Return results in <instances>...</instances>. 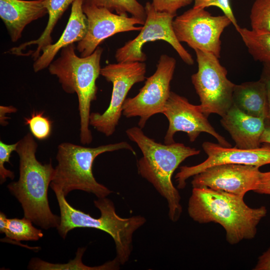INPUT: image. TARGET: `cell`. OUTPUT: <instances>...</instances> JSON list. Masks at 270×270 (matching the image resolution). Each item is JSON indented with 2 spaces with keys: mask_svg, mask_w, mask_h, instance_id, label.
Wrapping results in <instances>:
<instances>
[{
  "mask_svg": "<svg viewBox=\"0 0 270 270\" xmlns=\"http://www.w3.org/2000/svg\"><path fill=\"white\" fill-rule=\"evenodd\" d=\"M188 215L200 224L211 222L221 225L226 241L236 244L254 238L257 226L266 216L265 206L252 208L244 198L206 188H194L188 202Z\"/></svg>",
  "mask_w": 270,
  "mask_h": 270,
  "instance_id": "6da1fadb",
  "label": "cell"
},
{
  "mask_svg": "<svg viewBox=\"0 0 270 270\" xmlns=\"http://www.w3.org/2000/svg\"><path fill=\"white\" fill-rule=\"evenodd\" d=\"M126 136L135 142L142 156L138 160V174L150 183L167 202L168 217L172 222L178 221L182 208L181 197L174 186L172 178L179 165L188 157L200 154V150L174 142L162 144L146 136L142 128L133 126L126 131Z\"/></svg>",
  "mask_w": 270,
  "mask_h": 270,
  "instance_id": "7a4b0ae2",
  "label": "cell"
},
{
  "mask_svg": "<svg viewBox=\"0 0 270 270\" xmlns=\"http://www.w3.org/2000/svg\"><path fill=\"white\" fill-rule=\"evenodd\" d=\"M37 148L38 144L30 132L18 141L16 152L20 158L19 178L7 187L21 204L24 217L48 230L57 228L60 221V217L51 211L48 198L54 168L51 160L43 164L36 159Z\"/></svg>",
  "mask_w": 270,
  "mask_h": 270,
  "instance_id": "3957f363",
  "label": "cell"
},
{
  "mask_svg": "<svg viewBox=\"0 0 270 270\" xmlns=\"http://www.w3.org/2000/svg\"><path fill=\"white\" fill-rule=\"evenodd\" d=\"M55 193L60 214V221L56 228L60 236L65 238L72 229L80 228H94L109 234L113 238L116 250V258L120 265L130 258L132 250V237L134 232L146 222L142 216L124 218L116 212L114 204L106 197L98 198L94 201L95 206L100 212L98 218L72 207L66 199L62 191L58 186L50 184Z\"/></svg>",
  "mask_w": 270,
  "mask_h": 270,
  "instance_id": "277c9868",
  "label": "cell"
},
{
  "mask_svg": "<svg viewBox=\"0 0 270 270\" xmlns=\"http://www.w3.org/2000/svg\"><path fill=\"white\" fill-rule=\"evenodd\" d=\"M75 48L74 44L62 48L60 56L49 65L48 70L58 78L66 92L76 94L80 141L82 144L88 145L92 140L89 128L90 106L92 102L96 100V80L100 74V61L103 49L98 46L90 55L78 57Z\"/></svg>",
  "mask_w": 270,
  "mask_h": 270,
  "instance_id": "5b68a950",
  "label": "cell"
},
{
  "mask_svg": "<svg viewBox=\"0 0 270 270\" xmlns=\"http://www.w3.org/2000/svg\"><path fill=\"white\" fill-rule=\"evenodd\" d=\"M120 150L136 153L126 142L86 147L65 142L58 146V164L51 184L60 188L65 196L74 190H80L94 194L98 198L106 197L112 192L94 178L92 166L95 158L102 154Z\"/></svg>",
  "mask_w": 270,
  "mask_h": 270,
  "instance_id": "8992f818",
  "label": "cell"
},
{
  "mask_svg": "<svg viewBox=\"0 0 270 270\" xmlns=\"http://www.w3.org/2000/svg\"><path fill=\"white\" fill-rule=\"evenodd\" d=\"M198 64L191 80L199 96L200 106L208 117L216 114L224 116L232 106L235 84L227 78V70L212 54L194 50Z\"/></svg>",
  "mask_w": 270,
  "mask_h": 270,
  "instance_id": "52a82bcc",
  "label": "cell"
},
{
  "mask_svg": "<svg viewBox=\"0 0 270 270\" xmlns=\"http://www.w3.org/2000/svg\"><path fill=\"white\" fill-rule=\"evenodd\" d=\"M146 72V64L140 62L110 64L101 68L100 74L112 84L111 99L102 114L90 113V126L106 136L112 135L122 114L128 92L134 84L145 80Z\"/></svg>",
  "mask_w": 270,
  "mask_h": 270,
  "instance_id": "ba28073f",
  "label": "cell"
},
{
  "mask_svg": "<svg viewBox=\"0 0 270 270\" xmlns=\"http://www.w3.org/2000/svg\"><path fill=\"white\" fill-rule=\"evenodd\" d=\"M176 60L166 54L160 56L154 73L146 78L139 92L128 98L122 106V114L127 118L140 117L138 126L143 128L152 116L162 114L170 94V82Z\"/></svg>",
  "mask_w": 270,
  "mask_h": 270,
  "instance_id": "9c48e42d",
  "label": "cell"
},
{
  "mask_svg": "<svg viewBox=\"0 0 270 270\" xmlns=\"http://www.w3.org/2000/svg\"><path fill=\"white\" fill-rule=\"evenodd\" d=\"M144 8L146 18L142 28L136 37L117 50L115 58L118 62H144L146 56L142 52L144 45L149 42L163 40L172 46L186 64H193L192 56L178 41L174 31L172 22L176 16L156 10L148 2Z\"/></svg>",
  "mask_w": 270,
  "mask_h": 270,
  "instance_id": "30bf717a",
  "label": "cell"
},
{
  "mask_svg": "<svg viewBox=\"0 0 270 270\" xmlns=\"http://www.w3.org/2000/svg\"><path fill=\"white\" fill-rule=\"evenodd\" d=\"M232 22L226 15L213 16L203 8H192L172 22L174 34L180 42L191 48L212 54L218 58L220 36Z\"/></svg>",
  "mask_w": 270,
  "mask_h": 270,
  "instance_id": "8fae6325",
  "label": "cell"
},
{
  "mask_svg": "<svg viewBox=\"0 0 270 270\" xmlns=\"http://www.w3.org/2000/svg\"><path fill=\"white\" fill-rule=\"evenodd\" d=\"M162 114L166 116L169 123L164 138L165 144L175 142V134L182 132L187 134L191 142H194L202 132H206L216 138L220 144L232 146L210 124L200 105L190 104L184 96L171 92Z\"/></svg>",
  "mask_w": 270,
  "mask_h": 270,
  "instance_id": "7c38bea8",
  "label": "cell"
},
{
  "mask_svg": "<svg viewBox=\"0 0 270 270\" xmlns=\"http://www.w3.org/2000/svg\"><path fill=\"white\" fill-rule=\"evenodd\" d=\"M259 168L238 164H222L206 168L193 176L192 188H206L244 198L258 186Z\"/></svg>",
  "mask_w": 270,
  "mask_h": 270,
  "instance_id": "4fadbf2b",
  "label": "cell"
},
{
  "mask_svg": "<svg viewBox=\"0 0 270 270\" xmlns=\"http://www.w3.org/2000/svg\"><path fill=\"white\" fill-rule=\"evenodd\" d=\"M202 148L208 156L203 162L192 166H184L175 176L177 188L183 189L186 180L208 168L222 164L249 165L260 168L270 164V146L255 149H242L224 146L210 142H204Z\"/></svg>",
  "mask_w": 270,
  "mask_h": 270,
  "instance_id": "5bb4252c",
  "label": "cell"
},
{
  "mask_svg": "<svg viewBox=\"0 0 270 270\" xmlns=\"http://www.w3.org/2000/svg\"><path fill=\"white\" fill-rule=\"evenodd\" d=\"M88 22L84 38L77 44L80 57L92 54L105 39L119 32L140 30L144 22L128 14H114L108 10L94 6L82 4Z\"/></svg>",
  "mask_w": 270,
  "mask_h": 270,
  "instance_id": "9a60e30c",
  "label": "cell"
},
{
  "mask_svg": "<svg viewBox=\"0 0 270 270\" xmlns=\"http://www.w3.org/2000/svg\"><path fill=\"white\" fill-rule=\"evenodd\" d=\"M263 118L248 115L232 106L220 120L236 144L242 149H255L260 147V139L264 129Z\"/></svg>",
  "mask_w": 270,
  "mask_h": 270,
  "instance_id": "2e32d148",
  "label": "cell"
},
{
  "mask_svg": "<svg viewBox=\"0 0 270 270\" xmlns=\"http://www.w3.org/2000/svg\"><path fill=\"white\" fill-rule=\"evenodd\" d=\"M46 14L44 0H0V17L13 42L21 38L28 24Z\"/></svg>",
  "mask_w": 270,
  "mask_h": 270,
  "instance_id": "e0dca14e",
  "label": "cell"
},
{
  "mask_svg": "<svg viewBox=\"0 0 270 270\" xmlns=\"http://www.w3.org/2000/svg\"><path fill=\"white\" fill-rule=\"evenodd\" d=\"M82 0H75L72 4L70 14L67 25L59 40L42 51L34 60V72H40L48 67L58 52L62 48L81 41L86 36L88 28L87 18L82 9Z\"/></svg>",
  "mask_w": 270,
  "mask_h": 270,
  "instance_id": "ac0fdd59",
  "label": "cell"
},
{
  "mask_svg": "<svg viewBox=\"0 0 270 270\" xmlns=\"http://www.w3.org/2000/svg\"><path fill=\"white\" fill-rule=\"evenodd\" d=\"M233 104L243 112L268 120V103L264 83L261 80L235 84Z\"/></svg>",
  "mask_w": 270,
  "mask_h": 270,
  "instance_id": "d6986e66",
  "label": "cell"
},
{
  "mask_svg": "<svg viewBox=\"0 0 270 270\" xmlns=\"http://www.w3.org/2000/svg\"><path fill=\"white\" fill-rule=\"evenodd\" d=\"M75 0H44L45 6L48 10V20L45 29L37 39L24 42L18 46L14 47L7 53L20 56L22 51L32 45H36V50L30 54L34 61L40 55L46 47L52 44V32L58 21Z\"/></svg>",
  "mask_w": 270,
  "mask_h": 270,
  "instance_id": "ffe728a7",
  "label": "cell"
},
{
  "mask_svg": "<svg viewBox=\"0 0 270 270\" xmlns=\"http://www.w3.org/2000/svg\"><path fill=\"white\" fill-rule=\"evenodd\" d=\"M86 248H78L75 258L66 264H52L39 258H32L28 264V268L34 270H114L119 269L120 264L116 258L112 260L96 266H86L82 262V257Z\"/></svg>",
  "mask_w": 270,
  "mask_h": 270,
  "instance_id": "44dd1931",
  "label": "cell"
},
{
  "mask_svg": "<svg viewBox=\"0 0 270 270\" xmlns=\"http://www.w3.org/2000/svg\"><path fill=\"white\" fill-rule=\"evenodd\" d=\"M237 32L254 60L270 64V32L257 33L240 27Z\"/></svg>",
  "mask_w": 270,
  "mask_h": 270,
  "instance_id": "7402d4cb",
  "label": "cell"
},
{
  "mask_svg": "<svg viewBox=\"0 0 270 270\" xmlns=\"http://www.w3.org/2000/svg\"><path fill=\"white\" fill-rule=\"evenodd\" d=\"M82 4L106 8L112 12L115 10L118 14L129 13L144 22L146 18L144 7L137 0H82Z\"/></svg>",
  "mask_w": 270,
  "mask_h": 270,
  "instance_id": "603a6c76",
  "label": "cell"
},
{
  "mask_svg": "<svg viewBox=\"0 0 270 270\" xmlns=\"http://www.w3.org/2000/svg\"><path fill=\"white\" fill-rule=\"evenodd\" d=\"M32 222L24 216L22 218H8L4 233L6 238L16 242L38 240L44 236L41 230L33 226Z\"/></svg>",
  "mask_w": 270,
  "mask_h": 270,
  "instance_id": "cb8c5ba5",
  "label": "cell"
},
{
  "mask_svg": "<svg viewBox=\"0 0 270 270\" xmlns=\"http://www.w3.org/2000/svg\"><path fill=\"white\" fill-rule=\"evenodd\" d=\"M250 18L252 30L257 33L270 32V0H256Z\"/></svg>",
  "mask_w": 270,
  "mask_h": 270,
  "instance_id": "d4e9b609",
  "label": "cell"
},
{
  "mask_svg": "<svg viewBox=\"0 0 270 270\" xmlns=\"http://www.w3.org/2000/svg\"><path fill=\"white\" fill-rule=\"evenodd\" d=\"M24 123L28 126L34 138L38 140H46L51 134L52 122L44 116V112H34L30 118H24Z\"/></svg>",
  "mask_w": 270,
  "mask_h": 270,
  "instance_id": "484cf974",
  "label": "cell"
},
{
  "mask_svg": "<svg viewBox=\"0 0 270 270\" xmlns=\"http://www.w3.org/2000/svg\"><path fill=\"white\" fill-rule=\"evenodd\" d=\"M18 142L13 144H6L0 140V184L6 182L7 178L13 180L14 172L6 169L4 166L6 162L10 164V158L12 152L16 151Z\"/></svg>",
  "mask_w": 270,
  "mask_h": 270,
  "instance_id": "4316f807",
  "label": "cell"
},
{
  "mask_svg": "<svg viewBox=\"0 0 270 270\" xmlns=\"http://www.w3.org/2000/svg\"><path fill=\"white\" fill-rule=\"evenodd\" d=\"M194 8H203L214 6L220 8L224 14L228 16L232 22L236 30L239 28L240 26L232 12L230 0H194Z\"/></svg>",
  "mask_w": 270,
  "mask_h": 270,
  "instance_id": "83f0119b",
  "label": "cell"
},
{
  "mask_svg": "<svg viewBox=\"0 0 270 270\" xmlns=\"http://www.w3.org/2000/svg\"><path fill=\"white\" fill-rule=\"evenodd\" d=\"M194 0H152V4L158 12L176 16L179 8L190 4Z\"/></svg>",
  "mask_w": 270,
  "mask_h": 270,
  "instance_id": "f1b7e54d",
  "label": "cell"
},
{
  "mask_svg": "<svg viewBox=\"0 0 270 270\" xmlns=\"http://www.w3.org/2000/svg\"><path fill=\"white\" fill-rule=\"evenodd\" d=\"M254 192L270 195V171L261 172L258 186Z\"/></svg>",
  "mask_w": 270,
  "mask_h": 270,
  "instance_id": "f546056e",
  "label": "cell"
},
{
  "mask_svg": "<svg viewBox=\"0 0 270 270\" xmlns=\"http://www.w3.org/2000/svg\"><path fill=\"white\" fill-rule=\"evenodd\" d=\"M261 80L265 84L268 103V120H270V64L263 63V68L260 76Z\"/></svg>",
  "mask_w": 270,
  "mask_h": 270,
  "instance_id": "4dcf8cb0",
  "label": "cell"
},
{
  "mask_svg": "<svg viewBox=\"0 0 270 270\" xmlns=\"http://www.w3.org/2000/svg\"><path fill=\"white\" fill-rule=\"evenodd\" d=\"M254 270H270V247L258 258Z\"/></svg>",
  "mask_w": 270,
  "mask_h": 270,
  "instance_id": "1f68e13d",
  "label": "cell"
},
{
  "mask_svg": "<svg viewBox=\"0 0 270 270\" xmlns=\"http://www.w3.org/2000/svg\"><path fill=\"white\" fill-rule=\"evenodd\" d=\"M17 109L13 106H0V124L4 126L8 124V118L6 115L7 114L16 112Z\"/></svg>",
  "mask_w": 270,
  "mask_h": 270,
  "instance_id": "d6a6232c",
  "label": "cell"
},
{
  "mask_svg": "<svg viewBox=\"0 0 270 270\" xmlns=\"http://www.w3.org/2000/svg\"><path fill=\"white\" fill-rule=\"evenodd\" d=\"M260 143L270 144V120L265 121V126L260 139Z\"/></svg>",
  "mask_w": 270,
  "mask_h": 270,
  "instance_id": "836d02e7",
  "label": "cell"
},
{
  "mask_svg": "<svg viewBox=\"0 0 270 270\" xmlns=\"http://www.w3.org/2000/svg\"><path fill=\"white\" fill-rule=\"evenodd\" d=\"M8 218L2 212H0V232L4 233L6 228Z\"/></svg>",
  "mask_w": 270,
  "mask_h": 270,
  "instance_id": "e575fe53",
  "label": "cell"
}]
</instances>
